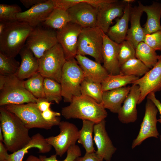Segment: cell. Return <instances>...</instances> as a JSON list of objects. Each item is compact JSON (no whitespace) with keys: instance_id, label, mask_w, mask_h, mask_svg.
Here are the masks:
<instances>
[{"instance_id":"cell-1","label":"cell","mask_w":161,"mask_h":161,"mask_svg":"<svg viewBox=\"0 0 161 161\" xmlns=\"http://www.w3.org/2000/svg\"><path fill=\"white\" fill-rule=\"evenodd\" d=\"M0 126L3 135V143L12 153L23 148L30 141L29 129L14 113L4 106L0 107Z\"/></svg>"},{"instance_id":"cell-2","label":"cell","mask_w":161,"mask_h":161,"mask_svg":"<svg viewBox=\"0 0 161 161\" xmlns=\"http://www.w3.org/2000/svg\"><path fill=\"white\" fill-rule=\"evenodd\" d=\"M70 103L61 110V114L66 119H78L96 123L107 117V113L102 103H99L88 96L75 97Z\"/></svg>"},{"instance_id":"cell-3","label":"cell","mask_w":161,"mask_h":161,"mask_svg":"<svg viewBox=\"0 0 161 161\" xmlns=\"http://www.w3.org/2000/svg\"><path fill=\"white\" fill-rule=\"evenodd\" d=\"M33 28L27 23L18 21L7 22L6 28L0 35V52L15 58L25 45Z\"/></svg>"},{"instance_id":"cell-4","label":"cell","mask_w":161,"mask_h":161,"mask_svg":"<svg viewBox=\"0 0 161 161\" xmlns=\"http://www.w3.org/2000/svg\"><path fill=\"white\" fill-rule=\"evenodd\" d=\"M23 80L15 75H0V106L36 103L35 97L24 87Z\"/></svg>"},{"instance_id":"cell-5","label":"cell","mask_w":161,"mask_h":161,"mask_svg":"<svg viewBox=\"0 0 161 161\" xmlns=\"http://www.w3.org/2000/svg\"><path fill=\"white\" fill-rule=\"evenodd\" d=\"M85 78L83 72L75 58L66 60L60 82L64 102L70 103L73 98L81 95V84Z\"/></svg>"},{"instance_id":"cell-6","label":"cell","mask_w":161,"mask_h":161,"mask_svg":"<svg viewBox=\"0 0 161 161\" xmlns=\"http://www.w3.org/2000/svg\"><path fill=\"white\" fill-rule=\"evenodd\" d=\"M103 44V32L98 27L82 28L78 40L77 55H90L101 64Z\"/></svg>"},{"instance_id":"cell-7","label":"cell","mask_w":161,"mask_h":161,"mask_svg":"<svg viewBox=\"0 0 161 161\" xmlns=\"http://www.w3.org/2000/svg\"><path fill=\"white\" fill-rule=\"evenodd\" d=\"M66 59L63 49L58 43L38 59L39 72L44 78L60 83L62 69Z\"/></svg>"},{"instance_id":"cell-8","label":"cell","mask_w":161,"mask_h":161,"mask_svg":"<svg viewBox=\"0 0 161 161\" xmlns=\"http://www.w3.org/2000/svg\"><path fill=\"white\" fill-rule=\"evenodd\" d=\"M4 106L18 117L29 129L37 128L48 130L54 126L44 119L42 112L37 108L35 103L9 104Z\"/></svg>"},{"instance_id":"cell-9","label":"cell","mask_w":161,"mask_h":161,"mask_svg":"<svg viewBox=\"0 0 161 161\" xmlns=\"http://www.w3.org/2000/svg\"><path fill=\"white\" fill-rule=\"evenodd\" d=\"M95 0H72L73 6L67 11L71 22L82 28L96 27L98 9L92 6Z\"/></svg>"},{"instance_id":"cell-10","label":"cell","mask_w":161,"mask_h":161,"mask_svg":"<svg viewBox=\"0 0 161 161\" xmlns=\"http://www.w3.org/2000/svg\"><path fill=\"white\" fill-rule=\"evenodd\" d=\"M58 43L56 32L38 26L33 28L27 38L25 45L38 59L46 51Z\"/></svg>"},{"instance_id":"cell-11","label":"cell","mask_w":161,"mask_h":161,"mask_svg":"<svg viewBox=\"0 0 161 161\" xmlns=\"http://www.w3.org/2000/svg\"><path fill=\"white\" fill-rule=\"evenodd\" d=\"M58 126L59 134L46 139L47 143L54 148L56 154L61 157L70 147L76 144L79 130L74 124L66 121H61Z\"/></svg>"},{"instance_id":"cell-12","label":"cell","mask_w":161,"mask_h":161,"mask_svg":"<svg viewBox=\"0 0 161 161\" xmlns=\"http://www.w3.org/2000/svg\"><path fill=\"white\" fill-rule=\"evenodd\" d=\"M147 99L144 115L139 133L132 143V149L140 145L148 138L151 137L158 138L159 136L157 127L158 122L157 116L158 111L153 102L149 99Z\"/></svg>"},{"instance_id":"cell-13","label":"cell","mask_w":161,"mask_h":161,"mask_svg":"<svg viewBox=\"0 0 161 161\" xmlns=\"http://www.w3.org/2000/svg\"><path fill=\"white\" fill-rule=\"evenodd\" d=\"M82 28L70 22L56 31L58 43L63 49L66 60L75 58L77 55L78 40Z\"/></svg>"},{"instance_id":"cell-14","label":"cell","mask_w":161,"mask_h":161,"mask_svg":"<svg viewBox=\"0 0 161 161\" xmlns=\"http://www.w3.org/2000/svg\"><path fill=\"white\" fill-rule=\"evenodd\" d=\"M132 84L139 86L140 95L138 104L141 103L150 93L161 90V55H159L155 65Z\"/></svg>"},{"instance_id":"cell-15","label":"cell","mask_w":161,"mask_h":161,"mask_svg":"<svg viewBox=\"0 0 161 161\" xmlns=\"http://www.w3.org/2000/svg\"><path fill=\"white\" fill-rule=\"evenodd\" d=\"M55 8L52 0H47L18 14L17 20L34 28L42 24Z\"/></svg>"},{"instance_id":"cell-16","label":"cell","mask_w":161,"mask_h":161,"mask_svg":"<svg viewBox=\"0 0 161 161\" xmlns=\"http://www.w3.org/2000/svg\"><path fill=\"white\" fill-rule=\"evenodd\" d=\"M105 120L96 123L94 126L93 140L97 148L95 152L98 156L106 161H110L116 151L106 129Z\"/></svg>"},{"instance_id":"cell-17","label":"cell","mask_w":161,"mask_h":161,"mask_svg":"<svg viewBox=\"0 0 161 161\" xmlns=\"http://www.w3.org/2000/svg\"><path fill=\"white\" fill-rule=\"evenodd\" d=\"M126 3L115 0L98 10L96 27L107 33L113 21L123 16Z\"/></svg>"},{"instance_id":"cell-18","label":"cell","mask_w":161,"mask_h":161,"mask_svg":"<svg viewBox=\"0 0 161 161\" xmlns=\"http://www.w3.org/2000/svg\"><path fill=\"white\" fill-rule=\"evenodd\" d=\"M103 66L109 75L118 74L120 71L118 58L120 44L111 40L103 32Z\"/></svg>"},{"instance_id":"cell-19","label":"cell","mask_w":161,"mask_h":161,"mask_svg":"<svg viewBox=\"0 0 161 161\" xmlns=\"http://www.w3.org/2000/svg\"><path fill=\"white\" fill-rule=\"evenodd\" d=\"M139 86L133 85L118 114L119 120L122 123H134L137 119L136 108L140 97Z\"/></svg>"},{"instance_id":"cell-20","label":"cell","mask_w":161,"mask_h":161,"mask_svg":"<svg viewBox=\"0 0 161 161\" xmlns=\"http://www.w3.org/2000/svg\"><path fill=\"white\" fill-rule=\"evenodd\" d=\"M75 58L82 69L85 78L89 80L101 83L109 75L100 63L79 55H77Z\"/></svg>"},{"instance_id":"cell-21","label":"cell","mask_w":161,"mask_h":161,"mask_svg":"<svg viewBox=\"0 0 161 161\" xmlns=\"http://www.w3.org/2000/svg\"><path fill=\"white\" fill-rule=\"evenodd\" d=\"M19 54L21 61L15 75L20 80H24L38 72V59L25 45L21 49Z\"/></svg>"},{"instance_id":"cell-22","label":"cell","mask_w":161,"mask_h":161,"mask_svg":"<svg viewBox=\"0 0 161 161\" xmlns=\"http://www.w3.org/2000/svg\"><path fill=\"white\" fill-rule=\"evenodd\" d=\"M131 88L130 86H125L103 92L102 103L104 108L117 114Z\"/></svg>"},{"instance_id":"cell-23","label":"cell","mask_w":161,"mask_h":161,"mask_svg":"<svg viewBox=\"0 0 161 161\" xmlns=\"http://www.w3.org/2000/svg\"><path fill=\"white\" fill-rule=\"evenodd\" d=\"M138 2L139 7L147 16L146 21L143 27L145 35L161 30V4L154 1L150 5H144L140 1Z\"/></svg>"},{"instance_id":"cell-24","label":"cell","mask_w":161,"mask_h":161,"mask_svg":"<svg viewBox=\"0 0 161 161\" xmlns=\"http://www.w3.org/2000/svg\"><path fill=\"white\" fill-rule=\"evenodd\" d=\"M52 147L46 141V138L38 133L32 136L29 142L21 148L9 154L6 161H22L25 155L31 148H37L39 153L44 154L49 152Z\"/></svg>"},{"instance_id":"cell-25","label":"cell","mask_w":161,"mask_h":161,"mask_svg":"<svg viewBox=\"0 0 161 161\" xmlns=\"http://www.w3.org/2000/svg\"><path fill=\"white\" fill-rule=\"evenodd\" d=\"M143 12L139 6L131 8L130 20V26L129 28L125 40L129 41L135 48L139 43L144 41L145 35L140 24L141 16Z\"/></svg>"},{"instance_id":"cell-26","label":"cell","mask_w":161,"mask_h":161,"mask_svg":"<svg viewBox=\"0 0 161 161\" xmlns=\"http://www.w3.org/2000/svg\"><path fill=\"white\" fill-rule=\"evenodd\" d=\"M131 7V4L126 3L123 16L116 19L115 24L110 27L106 33L111 40L118 44L126 40Z\"/></svg>"},{"instance_id":"cell-27","label":"cell","mask_w":161,"mask_h":161,"mask_svg":"<svg viewBox=\"0 0 161 161\" xmlns=\"http://www.w3.org/2000/svg\"><path fill=\"white\" fill-rule=\"evenodd\" d=\"M70 22L71 19L67 10L55 8L42 24L45 28L58 30Z\"/></svg>"},{"instance_id":"cell-28","label":"cell","mask_w":161,"mask_h":161,"mask_svg":"<svg viewBox=\"0 0 161 161\" xmlns=\"http://www.w3.org/2000/svg\"><path fill=\"white\" fill-rule=\"evenodd\" d=\"M139 78L138 77L126 75L121 73L116 75H109L101 83L103 92L133 84Z\"/></svg>"},{"instance_id":"cell-29","label":"cell","mask_w":161,"mask_h":161,"mask_svg":"<svg viewBox=\"0 0 161 161\" xmlns=\"http://www.w3.org/2000/svg\"><path fill=\"white\" fill-rule=\"evenodd\" d=\"M95 123L92 121L82 120V128L79 130L78 142L82 145L86 153H90L95 151L94 146L93 134Z\"/></svg>"},{"instance_id":"cell-30","label":"cell","mask_w":161,"mask_h":161,"mask_svg":"<svg viewBox=\"0 0 161 161\" xmlns=\"http://www.w3.org/2000/svg\"><path fill=\"white\" fill-rule=\"evenodd\" d=\"M159 55L156 51L144 41L138 44L135 48V57L141 61L149 69L158 61Z\"/></svg>"},{"instance_id":"cell-31","label":"cell","mask_w":161,"mask_h":161,"mask_svg":"<svg viewBox=\"0 0 161 161\" xmlns=\"http://www.w3.org/2000/svg\"><path fill=\"white\" fill-rule=\"evenodd\" d=\"M44 78L38 72L25 80H23L25 88L37 98H45L44 82Z\"/></svg>"},{"instance_id":"cell-32","label":"cell","mask_w":161,"mask_h":161,"mask_svg":"<svg viewBox=\"0 0 161 161\" xmlns=\"http://www.w3.org/2000/svg\"><path fill=\"white\" fill-rule=\"evenodd\" d=\"M150 69L141 61L135 58L127 61L120 66V73L140 77L143 76Z\"/></svg>"},{"instance_id":"cell-33","label":"cell","mask_w":161,"mask_h":161,"mask_svg":"<svg viewBox=\"0 0 161 161\" xmlns=\"http://www.w3.org/2000/svg\"><path fill=\"white\" fill-rule=\"evenodd\" d=\"M44 89L45 98L47 101L60 103L63 98L60 83L53 79L44 78Z\"/></svg>"},{"instance_id":"cell-34","label":"cell","mask_w":161,"mask_h":161,"mask_svg":"<svg viewBox=\"0 0 161 161\" xmlns=\"http://www.w3.org/2000/svg\"><path fill=\"white\" fill-rule=\"evenodd\" d=\"M80 92L81 95L88 96L98 103H102L103 91L101 83L85 78L81 84Z\"/></svg>"},{"instance_id":"cell-35","label":"cell","mask_w":161,"mask_h":161,"mask_svg":"<svg viewBox=\"0 0 161 161\" xmlns=\"http://www.w3.org/2000/svg\"><path fill=\"white\" fill-rule=\"evenodd\" d=\"M20 64L15 58L8 56L0 52V75H16Z\"/></svg>"},{"instance_id":"cell-36","label":"cell","mask_w":161,"mask_h":161,"mask_svg":"<svg viewBox=\"0 0 161 161\" xmlns=\"http://www.w3.org/2000/svg\"><path fill=\"white\" fill-rule=\"evenodd\" d=\"M22 12L17 4H0V21L12 22L18 21L17 16Z\"/></svg>"},{"instance_id":"cell-37","label":"cell","mask_w":161,"mask_h":161,"mask_svg":"<svg viewBox=\"0 0 161 161\" xmlns=\"http://www.w3.org/2000/svg\"><path fill=\"white\" fill-rule=\"evenodd\" d=\"M120 44L118 60L120 66L127 61L135 57V48L131 41L125 40Z\"/></svg>"},{"instance_id":"cell-38","label":"cell","mask_w":161,"mask_h":161,"mask_svg":"<svg viewBox=\"0 0 161 161\" xmlns=\"http://www.w3.org/2000/svg\"><path fill=\"white\" fill-rule=\"evenodd\" d=\"M66 152V157L62 161L57 160L56 154L52 155L49 157H47L44 155H40L39 158L40 161H74L77 157L80 156L81 154L80 148L76 144L70 147Z\"/></svg>"},{"instance_id":"cell-39","label":"cell","mask_w":161,"mask_h":161,"mask_svg":"<svg viewBox=\"0 0 161 161\" xmlns=\"http://www.w3.org/2000/svg\"><path fill=\"white\" fill-rule=\"evenodd\" d=\"M144 42L156 51H161V30L146 35Z\"/></svg>"},{"instance_id":"cell-40","label":"cell","mask_w":161,"mask_h":161,"mask_svg":"<svg viewBox=\"0 0 161 161\" xmlns=\"http://www.w3.org/2000/svg\"><path fill=\"white\" fill-rule=\"evenodd\" d=\"M61 114L52 110L51 108L42 112L44 119L47 122L52 123L54 126H58L61 121L59 117Z\"/></svg>"},{"instance_id":"cell-41","label":"cell","mask_w":161,"mask_h":161,"mask_svg":"<svg viewBox=\"0 0 161 161\" xmlns=\"http://www.w3.org/2000/svg\"><path fill=\"white\" fill-rule=\"evenodd\" d=\"M95 152L86 153L83 157H77L74 161H103Z\"/></svg>"},{"instance_id":"cell-42","label":"cell","mask_w":161,"mask_h":161,"mask_svg":"<svg viewBox=\"0 0 161 161\" xmlns=\"http://www.w3.org/2000/svg\"><path fill=\"white\" fill-rule=\"evenodd\" d=\"M38 100L35 105L37 108L43 112L50 108L52 103L47 101L45 98H38Z\"/></svg>"},{"instance_id":"cell-43","label":"cell","mask_w":161,"mask_h":161,"mask_svg":"<svg viewBox=\"0 0 161 161\" xmlns=\"http://www.w3.org/2000/svg\"><path fill=\"white\" fill-rule=\"evenodd\" d=\"M147 98L151 100L154 103L159 112L160 115V118L157 120V121L161 124V103L156 97L155 93L151 92L147 96Z\"/></svg>"},{"instance_id":"cell-44","label":"cell","mask_w":161,"mask_h":161,"mask_svg":"<svg viewBox=\"0 0 161 161\" xmlns=\"http://www.w3.org/2000/svg\"><path fill=\"white\" fill-rule=\"evenodd\" d=\"M47 0H20V1L27 8H31L36 5L45 2Z\"/></svg>"},{"instance_id":"cell-45","label":"cell","mask_w":161,"mask_h":161,"mask_svg":"<svg viewBox=\"0 0 161 161\" xmlns=\"http://www.w3.org/2000/svg\"><path fill=\"white\" fill-rule=\"evenodd\" d=\"M3 143L0 142V161H6L9 155Z\"/></svg>"},{"instance_id":"cell-46","label":"cell","mask_w":161,"mask_h":161,"mask_svg":"<svg viewBox=\"0 0 161 161\" xmlns=\"http://www.w3.org/2000/svg\"><path fill=\"white\" fill-rule=\"evenodd\" d=\"M7 22L0 21V35L4 31L6 28Z\"/></svg>"},{"instance_id":"cell-47","label":"cell","mask_w":161,"mask_h":161,"mask_svg":"<svg viewBox=\"0 0 161 161\" xmlns=\"http://www.w3.org/2000/svg\"><path fill=\"white\" fill-rule=\"evenodd\" d=\"M25 161H40L39 157L32 155L29 156Z\"/></svg>"},{"instance_id":"cell-48","label":"cell","mask_w":161,"mask_h":161,"mask_svg":"<svg viewBox=\"0 0 161 161\" xmlns=\"http://www.w3.org/2000/svg\"><path fill=\"white\" fill-rule=\"evenodd\" d=\"M4 138L3 132L1 127H0V142H3Z\"/></svg>"},{"instance_id":"cell-49","label":"cell","mask_w":161,"mask_h":161,"mask_svg":"<svg viewBox=\"0 0 161 161\" xmlns=\"http://www.w3.org/2000/svg\"><path fill=\"white\" fill-rule=\"evenodd\" d=\"M123 1L125 3L130 4H131L136 1L135 0H123Z\"/></svg>"},{"instance_id":"cell-50","label":"cell","mask_w":161,"mask_h":161,"mask_svg":"<svg viewBox=\"0 0 161 161\" xmlns=\"http://www.w3.org/2000/svg\"><path fill=\"white\" fill-rule=\"evenodd\" d=\"M159 138H160V141L161 142V135H159Z\"/></svg>"}]
</instances>
